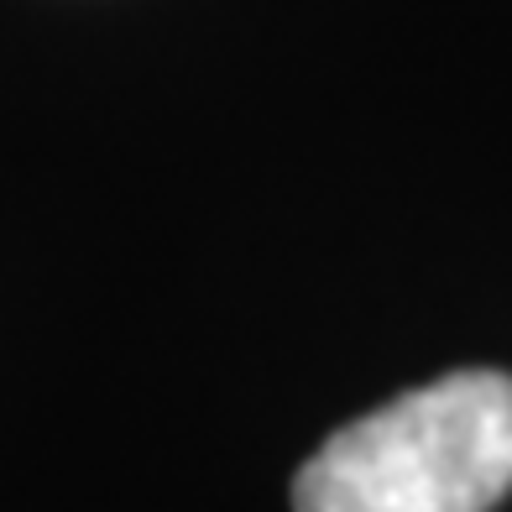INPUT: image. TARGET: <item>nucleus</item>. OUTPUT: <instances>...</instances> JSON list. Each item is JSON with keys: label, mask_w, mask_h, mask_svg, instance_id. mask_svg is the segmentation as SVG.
<instances>
[{"label": "nucleus", "mask_w": 512, "mask_h": 512, "mask_svg": "<svg viewBox=\"0 0 512 512\" xmlns=\"http://www.w3.org/2000/svg\"><path fill=\"white\" fill-rule=\"evenodd\" d=\"M512 492V377L455 371L335 429L293 512H492Z\"/></svg>", "instance_id": "nucleus-1"}]
</instances>
